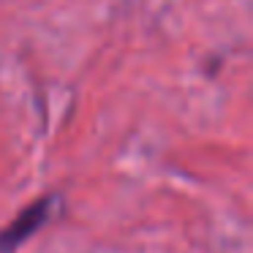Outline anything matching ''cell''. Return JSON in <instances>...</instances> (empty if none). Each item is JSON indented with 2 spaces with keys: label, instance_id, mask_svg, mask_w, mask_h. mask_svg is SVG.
<instances>
[{
  "label": "cell",
  "instance_id": "1",
  "mask_svg": "<svg viewBox=\"0 0 253 253\" xmlns=\"http://www.w3.org/2000/svg\"><path fill=\"white\" fill-rule=\"evenodd\" d=\"M57 202H60V199H57L55 193H46V196L30 202L11 223L3 226V229H0V253H17L36 231L44 229V223L52 218V212H55Z\"/></svg>",
  "mask_w": 253,
  "mask_h": 253
}]
</instances>
